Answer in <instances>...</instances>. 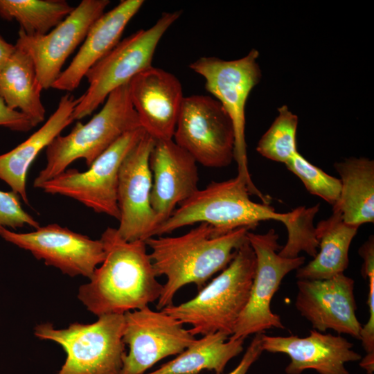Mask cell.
Wrapping results in <instances>:
<instances>
[{
    "mask_svg": "<svg viewBox=\"0 0 374 374\" xmlns=\"http://www.w3.org/2000/svg\"><path fill=\"white\" fill-rule=\"evenodd\" d=\"M143 3V0H123L104 12L91 26L78 52L51 87L66 91L75 89L89 69L121 41L125 27Z\"/></svg>",
    "mask_w": 374,
    "mask_h": 374,
    "instance_id": "20",
    "label": "cell"
},
{
    "mask_svg": "<svg viewBox=\"0 0 374 374\" xmlns=\"http://www.w3.org/2000/svg\"><path fill=\"white\" fill-rule=\"evenodd\" d=\"M251 230L242 227L219 235L207 223H200L179 236H154L145 240L157 277L165 276L159 310L172 305L177 292L184 286L194 283L199 291L215 274L225 269L238 249L247 240Z\"/></svg>",
    "mask_w": 374,
    "mask_h": 374,
    "instance_id": "2",
    "label": "cell"
},
{
    "mask_svg": "<svg viewBox=\"0 0 374 374\" xmlns=\"http://www.w3.org/2000/svg\"><path fill=\"white\" fill-rule=\"evenodd\" d=\"M256 266V256L247 240L228 266L194 298L161 310L190 325L194 336L220 332L230 337L248 302Z\"/></svg>",
    "mask_w": 374,
    "mask_h": 374,
    "instance_id": "3",
    "label": "cell"
},
{
    "mask_svg": "<svg viewBox=\"0 0 374 374\" xmlns=\"http://www.w3.org/2000/svg\"><path fill=\"white\" fill-rule=\"evenodd\" d=\"M123 356L121 374H143L159 361L178 355L196 339L184 324L163 310L148 306L124 314Z\"/></svg>",
    "mask_w": 374,
    "mask_h": 374,
    "instance_id": "12",
    "label": "cell"
},
{
    "mask_svg": "<svg viewBox=\"0 0 374 374\" xmlns=\"http://www.w3.org/2000/svg\"><path fill=\"white\" fill-rule=\"evenodd\" d=\"M197 163L173 139L155 141L150 157L151 205L159 226L199 189Z\"/></svg>",
    "mask_w": 374,
    "mask_h": 374,
    "instance_id": "18",
    "label": "cell"
},
{
    "mask_svg": "<svg viewBox=\"0 0 374 374\" xmlns=\"http://www.w3.org/2000/svg\"><path fill=\"white\" fill-rule=\"evenodd\" d=\"M0 127L17 132H28L33 127L26 115L20 111L10 108L1 97Z\"/></svg>",
    "mask_w": 374,
    "mask_h": 374,
    "instance_id": "32",
    "label": "cell"
},
{
    "mask_svg": "<svg viewBox=\"0 0 374 374\" xmlns=\"http://www.w3.org/2000/svg\"><path fill=\"white\" fill-rule=\"evenodd\" d=\"M0 237L72 277L89 278L105 256L100 239H91L57 224L40 226L28 233L0 226Z\"/></svg>",
    "mask_w": 374,
    "mask_h": 374,
    "instance_id": "13",
    "label": "cell"
},
{
    "mask_svg": "<svg viewBox=\"0 0 374 374\" xmlns=\"http://www.w3.org/2000/svg\"><path fill=\"white\" fill-rule=\"evenodd\" d=\"M96 321L73 323L57 329L51 323L35 327V335L60 344L66 353L57 374H121L125 354L124 314L98 317Z\"/></svg>",
    "mask_w": 374,
    "mask_h": 374,
    "instance_id": "7",
    "label": "cell"
},
{
    "mask_svg": "<svg viewBox=\"0 0 374 374\" xmlns=\"http://www.w3.org/2000/svg\"><path fill=\"white\" fill-rule=\"evenodd\" d=\"M287 168L296 175L307 190L334 206L341 192L339 179L326 173L310 163L299 152L285 163Z\"/></svg>",
    "mask_w": 374,
    "mask_h": 374,
    "instance_id": "29",
    "label": "cell"
},
{
    "mask_svg": "<svg viewBox=\"0 0 374 374\" xmlns=\"http://www.w3.org/2000/svg\"><path fill=\"white\" fill-rule=\"evenodd\" d=\"M100 239L105 258L78 290V299L87 310L97 317L124 314L158 301L163 285L157 279L145 242L126 241L112 227Z\"/></svg>",
    "mask_w": 374,
    "mask_h": 374,
    "instance_id": "1",
    "label": "cell"
},
{
    "mask_svg": "<svg viewBox=\"0 0 374 374\" xmlns=\"http://www.w3.org/2000/svg\"><path fill=\"white\" fill-rule=\"evenodd\" d=\"M145 134L143 127L126 132L97 157L85 171L67 168L38 188L48 194L72 198L96 213L118 220L117 188L120 167Z\"/></svg>",
    "mask_w": 374,
    "mask_h": 374,
    "instance_id": "9",
    "label": "cell"
},
{
    "mask_svg": "<svg viewBox=\"0 0 374 374\" xmlns=\"http://www.w3.org/2000/svg\"><path fill=\"white\" fill-rule=\"evenodd\" d=\"M362 274L368 280L367 304L369 318L366 325L362 326L360 332L359 339L362 341L366 355L362 358L359 364L368 374H373L374 371V269L368 270Z\"/></svg>",
    "mask_w": 374,
    "mask_h": 374,
    "instance_id": "31",
    "label": "cell"
},
{
    "mask_svg": "<svg viewBox=\"0 0 374 374\" xmlns=\"http://www.w3.org/2000/svg\"><path fill=\"white\" fill-rule=\"evenodd\" d=\"M359 226L346 224L341 213L332 215L315 227L319 249L313 260L297 269L299 280H324L344 274L349 263L348 252Z\"/></svg>",
    "mask_w": 374,
    "mask_h": 374,
    "instance_id": "22",
    "label": "cell"
},
{
    "mask_svg": "<svg viewBox=\"0 0 374 374\" xmlns=\"http://www.w3.org/2000/svg\"><path fill=\"white\" fill-rule=\"evenodd\" d=\"M172 139L205 167H226L234 160L232 122L212 96H184Z\"/></svg>",
    "mask_w": 374,
    "mask_h": 374,
    "instance_id": "11",
    "label": "cell"
},
{
    "mask_svg": "<svg viewBox=\"0 0 374 374\" xmlns=\"http://www.w3.org/2000/svg\"><path fill=\"white\" fill-rule=\"evenodd\" d=\"M109 3V0H82L61 23L44 35H27L19 29L15 44L31 57L42 90L52 87L68 57L84 40L89 28Z\"/></svg>",
    "mask_w": 374,
    "mask_h": 374,
    "instance_id": "15",
    "label": "cell"
},
{
    "mask_svg": "<svg viewBox=\"0 0 374 374\" xmlns=\"http://www.w3.org/2000/svg\"><path fill=\"white\" fill-rule=\"evenodd\" d=\"M259 52L252 48L245 56L233 60L217 57H201L189 64L190 69L205 80V89L217 100L229 115L234 129V160L238 175L247 186L250 195L268 204L270 198L263 195L253 183L248 167L245 140V107L252 89L262 77L258 63Z\"/></svg>",
    "mask_w": 374,
    "mask_h": 374,
    "instance_id": "6",
    "label": "cell"
},
{
    "mask_svg": "<svg viewBox=\"0 0 374 374\" xmlns=\"http://www.w3.org/2000/svg\"><path fill=\"white\" fill-rule=\"evenodd\" d=\"M132 105L141 125L155 141L173 138L184 100L182 85L172 73L153 66L129 82Z\"/></svg>",
    "mask_w": 374,
    "mask_h": 374,
    "instance_id": "17",
    "label": "cell"
},
{
    "mask_svg": "<svg viewBox=\"0 0 374 374\" xmlns=\"http://www.w3.org/2000/svg\"><path fill=\"white\" fill-rule=\"evenodd\" d=\"M278 114L259 140L256 150L262 157L285 164L298 152V116L287 105L278 109Z\"/></svg>",
    "mask_w": 374,
    "mask_h": 374,
    "instance_id": "27",
    "label": "cell"
},
{
    "mask_svg": "<svg viewBox=\"0 0 374 374\" xmlns=\"http://www.w3.org/2000/svg\"><path fill=\"white\" fill-rule=\"evenodd\" d=\"M129 82L112 91L103 108L87 123L78 122L69 134L59 135L46 148V163L34 180L38 188L75 161L87 167L126 132L142 127L132 105Z\"/></svg>",
    "mask_w": 374,
    "mask_h": 374,
    "instance_id": "4",
    "label": "cell"
},
{
    "mask_svg": "<svg viewBox=\"0 0 374 374\" xmlns=\"http://www.w3.org/2000/svg\"><path fill=\"white\" fill-rule=\"evenodd\" d=\"M0 226L7 229L28 226L35 229L40 226L39 223L24 211L19 196L12 190H0Z\"/></svg>",
    "mask_w": 374,
    "mask_h": 374,
    "instance_id": "30",
    "label": "cell"
},
{
    "mask_svg": "<svg viewBox=\"0 0 374 374\" xmlns=\"http://www.w3.org/2000/svg\"><path fill=\"white\" fill-rule=\"evenodd\" d=\"M249 195L247 184L238 176L212 181L180 204L158 226L154 236L196 223L209 224L219 235H224L242 227L253 229L265 220L284 223L290 217V212L277 213L269 204L253 202Z\"/></svg>",
    "mask_w": 374,
    "mask_h": 374,
    "instance_id": "5",
    "label": "cell"
},
{
    "mask_svg": "<svg viewBox=\"0 0 374 374\" xmlns=\"http://www.w3.org/2000/svg\"><path fill=\"white\" fill-rule=\"evenodd\" d=\"M295 306L314 330H333L360 339L355 281L344 274L324 280H298Z\"/></svg>",
    "mask_w": 374,
    "mask_h": 374,
    "instance_id": "16",
    "label": "cell"
},
{
    "mask_svg": "<svg viewBox=\"0 0 374 374\" xmlns=\"http://www.w3.org/2000/svg\"><path fill=\"white\" fill-rule=\"evenodd\" d=\"M340 176L341 192L332 206L344 221L360 226L374 221V161L365 157H352L335 163Z\"/></svg>",
    "mask_w": 374,
    "mask_h": 374,
    "instance_id": "23",
    "label": "cell"
},
{
    "mask_svg": "<svg viewBox=\"0 0 374 374\" xmlns=\"http://www.w3.org/2000/svg\"><path fill=\"white\" fill-rule=\"evenodd\" d=\"M79 102L70 93L64 95L46 122L27 139L10 151L0 154V179L28 204L26 190L28 171L38 154L46 148L73 121V112Z\"/></svg>",
    "mask_w": 374,
    "mask_h": 374,
    "instance_id": "21",
    "label": "cell"
},
{
    "mask_svg": "<svg viewBox=\"0 0 374 374\" xmlns=\"http://www.w3.org/2000/svg\"><path fill=\"white\" fill-rule=\"evenodd\" d=\"M15 46L0 71V97L10 108L19 109L34 127L45 118V108L41 100L42 89L31 57L20 46Z\"/></svg>",
    "mask_w": 374,
    "mask_h": 374,
    "instance_id": "24",
    "label": "cell"
},
{
    "mask_svg": "<svg viewBox=\"0 0 374 374\" xmlns=\"http://www.w3.org/2000/svg\"><path fill=\"white\" fill-rule=\"evenodd\" d=\"M229 338L220 332L203 335L176 358L146 374H198L205 369L222 374L227 363L243 350L244 339Z\"/></svg>",
    "mask_w": 374,
    "mask_h": 374,
    "instance_id": "25",
    "label": "cell"
},
{
    "mask_svg": "<svg viewBox=\"0 0 374 374\" xmlns=\"http://www.w3.org/2000/svg\"><path fill=\"white\" fill-rule=\"evenodd\" d=\"M263 351L283 353L290 358L287 374H301L314 369L319 374H350L345 364L362 359L353 344L341 335L310 330L305 337L262 335Z\"/></svg>",
    "mask_w": 374,
    "mask_h": 374,
    "instance_id": "19",
    "label": "cell"
},
{
    "mask_svg": "<svg viewBox=\"0 0 374 374\" xmlns=\"http://www.w3.org/2000/svg\"><path fill=\"white\" fill-rule=\"evenodd\" d=\"M319 209V204L312 207H298L290 211L289 219L283 224L287 231V240L281 247L278 254L284 258H296L301 251L314 258L319 249L313 220Z\"/></svg>",
    "mask_w": 374,
    "mask_h": 374,
    "instance_id": "28",
    "label": "cell"
},
{
    "mask_svg": "<svg viewBox=\"0 0 374 374\" xmlns=\"http://www.w3.org/2000/svg\"><path fill=\"white\" fill-rule=\"evenodd\" d=\"M74 9L64 0H0V17L15 20L27 35H44Z\"/></svg>",
    "mask_w": 374,
    "mask_h": 374,
    "instance_id": "26",
    "label": "cell"
},
{
    "mask_svg": "<svg viewBox=\"0 0 374 374\" xmlns=\"http://www.w3.org/2000/svg\"><path fill=\"white\" fill-rule=\"evenodd\" d=\"M15 45L7 42L0 35V71L15 51Z\"/></svg>",
    "mask_w": 374,
    "mask_h": 374,
    "instance_id": "34",
    "label": "cell"
},
{
    "mask_svg": "<svg viewBox=\"0 0 374 374\" xmlns=\"http://www.w3.org/2000/svg\"><path fill=\"white\" fill-rule=\"evenodd\" d=\"M155 140L146 132L123 161L119 170L117 204L119 235L126 241L154 236L159 222L151 205L150 157Z\"/></svg>",
    "mask_w": 374,
    "mask_h": 374,
    "instance_id": "14",
    "label": "cell"
},
{
    "mask_svg": "<svg viewBox=\"0 0 374 374\" xmlns=\"http://www.w3.org/2000/svg\"><path fill=\"white\" fill-rule=\"evenodd\" d=\"M247 237L256 256V271L248 302L231 339H245L273 328H285L280 317L271 311V302L284 277L303 266L305 260L303 256H280L278 235L273 229L263 234L249 231Z\"/></svg>",
    "mask_w": 374,
    "mask_h": 374,
    "instance_id": "10",
    "label": "cell"
},
{
    "mask_svg": "<svg viewBox=\"0 0 374 374\" xmlns=\"http://www.w3.org/2000/svg\"><path fill=\"white\" fill-rule=\"evenodd\" d=\"M181 10L164 12L148 29L134 32L120 41L85 74L87 91L79 97L73 112L74 120L90 115L109 93L151 67L157 47L168 28L180 17Z\"/></svg>",
    "mask_w": 374,
    "mask_h": 374,
    "instance_id": "8",
    "label": "cell"
},
{
    "mask_svg": "<svg viewBox=\"0 0 374 374\" xmlns=\"http://www.w3.org/2000/svg\"><path fill=\"white\" fill-rule=\"evenodd\" d=\"M262 333L255 335L239 364L228 374H246L251 366L263 352L262 346Z\"/></svg>",
    "mask_w": 374,
    "mask_h": 374,
    "instance_id": "33",
    "label": "cell"
}]
</instances>
